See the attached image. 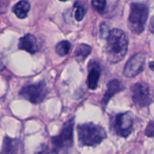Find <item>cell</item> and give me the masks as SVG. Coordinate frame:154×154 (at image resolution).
Returning a JSON list of instances; mask_svg holds the SVG:
<instances>
[{"label":"cell","mask_w":154,"mask_h":154,"mask_svg":"<svg viewBox=\"0 0 154 154\" xmlns=\"http://www.w3.org/2000/svg\"><path fill=\"white\" fill-rule=\"evenodd\" d=\"M146 56L144 54H136L130 57L123 69V74L127 78H134L139 75L144 69Z\"/></svg>","instance_id":"ba28073f"},{"label":"cell","mask_w":154,"mask_h":154,"mask_svg":"<svg viewBox=\"0 0 154 154\" xmlns=\"http://www.w3.org/2000/svg\"><path fill=\"white\" fill-rule=\"evenodd\" d=\"M18 48L20 50L27 51L30 54H33L36 53L38 50L37 39L34 35L31 34H27L21 38L18 43Z\"/></svg>","instance_id":"30bf717a"},{"label":"cell","mask_w":154,"mask_h":154,"mask_svg":"<svg viewBox=\"0 0 154 154\" xmlns=\"http://www.w3.org/2000/svg\"><path fill=\"white\" fill-rule=\"evenodd\" d=\"M132 99L138 108H141L147 106L152 102L148 86L142 83L135 84L132 88Z\"/></svg>","instance_id":"52a82bcc"},{"label":"cell","mask_w":154,"mask_h":154,"mask_svg":"<svg viewBox=\"0 0 154 154\" xmlns=\"http://www.w3.org/2000/svg\"><path fill=\"white\" fill-rule=\"evenodd\" d=\"M30 9V5L26 0H21L13 8V11L17 17L24 19L27 17Z\"/></svg>","instance_id":"7c38bea8"},{"label":"cell","mask_w":154,"mask_h":154,"mask_svg":"<svg viewBox=\"0 0 154 154\" xmlns=\"http://www.w3.org/2000/svg\"><path fill=\"white\" fill-rule=\"evenodd\" d=\"M148 7L145 4H132L128 20V26L134 34L139 35L144 31L148 17Z\"/></svg>","instance_id":"3957f363"},{"label":"cell","mask_w":154,"mask_h":154,"mask_svg":"<svg viewBox=\"0 0 154 154\" xmlns=\"http://www.w3.org/2000/svg\"><path fill=\"white\" fill-rule=\"evenodd\" d=\"M92 6L96 11L102 13L106 6V0H92Z\"/></svg>","instance_id":"2e32d148"},{"label":"cell","mask_w":154,"mask_h":154,"mask_svg":"<svg viewBox=\"0 0 154 154\" xmlns=\"http://www.w3.org/2000/svg\"><path fill=\"white\" fill-rule=\"evenodd\" d=\"M145 134L147 136L154 138V120H152L148 123L146 128Z\"/></svg>","instance_id":"ac0fdd59"},{"label":"cell","mask_w":154,"mask_h":154,"mask_svg":"<svg viewBox=\"0 0 154 154\" xmlns=\"http://www.w3.org/2000/svg\"><path fill=\"white\" fill-rule=\"evenodd\" d=\"M5 68V66L4 57L0 54V72H1V71H2Z\"/></svg>","instance_id":"ffe728a7"},{"label":"cell","mask_w":154,"mask_h":154,"mask_svg":"<svg viewBox=\"0 0 154 154\" xmlns=\"http://www.w3.org/2000/svg\"><path fill=\"white\" fill-rule=\"evenodd\" d=\"M124 89V87L123 86L122 83L118 80H112V81H109L107 85V90L105 93L104 94V96L102 97V100H101V105H102L103 108L106 107L108 105V102L110 99L113 97L115 94L118 93L119 92L122 91Z\"/></svg>","instance_id":"9c48e42d"},{"label":"cell","mask_w":154,"mask_h":154,"mask_svg":"<svg viewBox=\"0 0 154 154\" xmlns=\"http://www.w3.org/2000/svg\"><path fill=\"white\" fill-rule=\"evenodd\" d=\"M128 45L127 36L121 29H114L111 30L107 38L105 46V54L108 61L111 63L121 61L127 53Z\"/></svg>","instance_id":"6da1fadb"},{"label":"cell","mask_w":154,"mask_h":154,"mask_svg":"<svg viewBox=\"0 0 154 154\" xmlns=\"http://www.w3.org/2000/svg\"><path fill=\"white\" fill-rule=\"evenodd\" d=\"M133 117L131 113H123L115 115L111 119V127L115 133L123 138H127L132 131Z\"/></svg>","instance_id":"5b68a950"},{"label":"cell","mask_w":154,"mask_h":154,"mask_svg":"<svg viewBox=\"0 0 154 154\" xmlns=\"http://www.w3.org/2000/svg\"><path fill=\"white\" fill-rule=\"evenodd\" d=\"M100 32L102 38H108V36L109 35V33L111 31L108 30V26L106 24H102L100 27Z\"/></svg>","instance_id":"d6986e66"},{"label":"cell","mask_w":154,"mask_h":154,"mask_svg":"<svg viewBox=\"0 0 154 154\" xmlns=\"http://www.w3.org/2000/svg\"><path fill=\"white\" fill-rule=\"evenodd\" d=\"M61 2H66V1H69V0H60Z\"/></svg>","instance_id":"cb8c5ba5"},{"label":"cell","mask_w":154,"mask_h":154,"mask_svg":"<svg viewBox=\"0 0 154 154\" xmlns=\"http://www.w3.org/2000/svg\"><path fill=\"white\" fill-rule=\"evenodd\" d=\"M149 67L150 68V69H152V70L154 71V62H151V63H150V64H149Z\"/></svg>","instance_id":"603a6c76"},{"label":"cell","mask_w":154,"mask_h":154,"mask_svg":"<svg viewBox=\"0 0 154 154\" xmlns=\"http://www.w3.org/2000/svg\"><path fill=\"white\" fill-rule=\"evenodd\" d=\"M78 140L84 146H95L100 144L107 135L100 126L92 123L80 124L78 126Z\"/></svg>","instance_id":"7a4b0ae2"},{"label":"cell","mask_w":154,"mask_h":154,"mask_svg":"<svg viewBox=\"0 0 154 154\" xmlns=\"http://www.w3.org/2000/svg\"><path fill=\"white\" fill-rule=\"evenodd\" d=\"M35 154H49V151H48V147H42V149H41L40 150H38Z\"/></svg>","instance_id":"44dd1931"},{"label":"cell","mask_w":154,"mask_h":154,"mask_svg":"<svg viewBox=\"0 0 154 154\" xmlns=\"http://www.w3.org/2000/svg\"><path fill=\"white\" fill-rule=\"evenodd\" d=\"M48 93V88L45 82L36 84H30L23 87L20 95L33 104H38L45 99Z\"/></svg>","instance_id":"8992f818"},{"label":"cell","mask_w":154,"mask_h":154,"mask_svg":"<svg viewBox=\"0 0 154 154\" xmlns=\"http://www.w3.org/2000/svg\"><path fill=\"white\" fill-rule=\"evenodd\" d=\"M71 48V44L68 41H62L56 46V52L60 56H65L69 54Z\"/></svg>","instance_id":"9a60e30c"},{"label":"cell","mask_w":154,"mask_h":154,"mask_svg":"<svg viewBox=\"0 0 154 154\" xmlns=\"http://www.w3.org/2000/svg\"><path fill=\"white\" fill-rule=\"evenodd\" d=\"M91 47L89 46V45H85V44L80 45L75 51V55H76L77 59L78 60L84 61L90 55V54L91 53Z\"/></svg>","instance_id":"4fadbf2b"},{"label":"cell","mask_w":154,"mask_h":154,"mask_svg":"<svg viewBox=\"0 0 154 154\" xmlns=\"http://www.w3.org/2000/svg\"><path fill=\"white\" fill-rule=\"evenodd\" d=\"M149 29H150V31L152 33L154 34V16L151 18L150 23V26H149Z\"/></svg>","instance_id":"7402d4cb"},{"label":"cell","mask_w":154,"mask_h":154,"mask_svg":"<svg viewBox=\"0 0 154 154\" xmlns=\"http://www.w3.org/2000/svg\"><path fill=\"white\" fill-rule=\"evenodd\" d=\"M84 15H85V10L84 7L81 5H78L76 7V11H75V19L78 21H81L84 18Z\"/></svg>","instance_id":"e0dca14e"},{"label":"cell","mask_w":154,"mask_h":154,"mask_svg":"<svg viewBox=\"0 0 154 154\" xmlns=\"http://www.w3.org/2000/svg\"><path fill=\"white\" fill-rule=\"evenodd\" d=\"M74 120L70 119L66 122L61 132L57 136L53 137L51 141L54 146L55 154H67V150L73 143Z\"/></svg>","instance_id":"277c9868"},{"label":"cell","mask_w":154,"mask_h":154,"mask_svg":"<svg viewBox=\"0 0 154 154\" xmlns=\"http://www.w3.org/2000/svg\"><path fill=\"white\" fill-rule=\"evenodd\" d=\"M1 154H17V144L14 140L9 138H6L4 140V144Z\"/></svg>","instance_id":"5bb4252c"},{"label":"cell","mask_w":154,"mask_h":154,"mask_svg":"<svg viewBox=\"0 0 154 154\" xmlns=\"http://www.w3.org/2000/svg\"><path fill=\"white\" fill-rule=\"evenodd\" d=\"M101 75V69L96 62H92L89 66V74L87 78V85L91 90L97 88L98 83Z\"/></svg>","instance_id":"8fae6325"}]
</instances>
